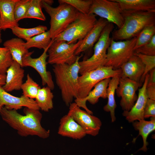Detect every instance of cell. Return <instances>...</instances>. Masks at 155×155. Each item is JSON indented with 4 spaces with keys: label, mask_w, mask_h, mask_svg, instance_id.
<instances>
[{
    "label": "cell",
    "mask_w": 155,
    "mask_h": 155,
    "mask_svg": "<svg viewBox=\"0 0 155 155\" xmlns=\"http://www.w3.org/2000/svg\"><path fill=\"white\" fill-rule=\"evenodd\" d=\"M24 112V115L16 110L7 109L4 106L0 114L3 120L22 136L35 135L43 139L48 138L50 131L41 125L42 115L39 110L25 107Z\"/></svg>",
    "instance_id": "1"
},
{
    "label": "cell",
    "mask_w": 155,
    "mask_h": 155,
    "mask_svg": "<svg viewBox=\"0 0 155 155\" xmlns=\"http://www.w3.org/2000/svg\"><path fill=\"white\" fill-rule=\"evenodd\" d=\"M82 56H78L75 62L72 65L63 64L53 65L56 84L60 90L63 100L67 106L72 102L74 98H79V62Z\"/></svg>",
    "instance_id": "2"
},
{
    "label": "cell",
    "mask_w": 155,
    "mask_h": 155,
    "mask_svg": "<svg viewBox=\"0 0 155 155\" xmlns=\"http://www.w3.org/2000/svg\"><path fill=\"white\" fill-rule=\"evenodd\" d=\"M123 26L112 32L111 38L114 40H124L137 37L146 26L155 23V12H123Z\"/></svg>",
    "instance_id": "3"
},
{
    "label": "cell",
    "mask_w": 155,
    "mask_h": 155,
    "mask_svg": "<svg viewBox=\"0 0 155 155\" xmlns=\"http://www.w3.org/2000/svg\"><path fill=\"white\" fill-rule=\"evenodd\" d=\"M42 7L50 17L49 30L52 40L63 32L78 17L80 13L70 5L65 3H59L53 7L41 0Z\"/></svg>",
    "instance_id": "4"
},
{
    "label": "cell",
    "mask_w": 155,
    "mask_h": 155,
    "mask_svg": "<svg viewBox=\"0 0 155 155\" xmlns=\"http://www.w3.org/2000/svg\"><path fill=\"white\" fill-rule=\"evenodd\" d=\"M114 28V24L108 22L94 45L93 55L89 58L79 62V73L81 75L105 66L107 50L112 40L110 35Z\"/></svg>",
    "instance_id": "5"
},
{
    "label": "cell",
    "mask_w": 155,
    "mask_h": 155,
    "mask_svg": "<svg viewBox=\"0 0 155 155\" xmlns=\"http://www.w3.org/2000/svg\"><path fill=\"white\" fill-rule=\"evenodd\" d=\"M96 16L79 13L77 18L54 40L64 41L69 44L83 40L92 28L97 20Z\"/></svg>",
    "instance_id": "6"
},
{
    "label": "cell",
    "mask_w": 155,
    "mask_h": 155,
    "mask_svg": "<svg viewBox=\"0 0 155 155\" xmlns=\"http://www.w3.org/2000/svg\"><path fill=\"white\" fill-rule=\"evenodd\" d=\"M136 40L137 37L121 41L112 39L107 50L105 66L111 67L115 70L119 69L134 54Z\"/></svg>",
    "instance_id": "7"
},
{
    "label": "cell",
    "mask_w": 155,
    "mask_h": 155,
    "mask_svg": "<svg viewBox=\"0 0 155 155\" xmlns=\"http://www.w3.org/2000/svg\"><path fill=\"white\" fill-rule=\"evenodd\" d=\"M121 73L120 69L115 70L111 67L104 66L81 75L78 78L79 98L86 97L95 85L101 81L108 78L120 77Z\"/></svg>",
    "instance_id": "8"
},
{
    "label": "cell",
    "mask_w": 155,
    "mask_h": 155,
    "mask_svg": "<svg viewBox=\"0 0 155 155\" xmlns=\"http://www.w3.org/2000/svg\"><path fill=\"white\" fill-rule=\"evenodd\" d=\"M82 40L75 43L69 44L64 41L53 40L47 51V63L52 65L66 64L71 65L76 61L75 52Z\"/></svg>",
    "instance_id": "9"
},
{
    "label": "cell",
    "mask_w": 155,
    "mask_h": 155,
    "mask_svg": "<svg viewBox=\"0 0 155 155\" xmlns=\"http://www.w3.org/2000/svg\"><path fill=\"white\" fill-rule=\"evenodd\" d=\"M89 13L98 16L118 28L124 22L123 11L119 3L114 0H92Z\"/></svg>",
    "instance_id": "10"
},
{
    "label": "cell",
    "mask_w": 155,
    "mask_h": 155,
    "mask_svg": "<svg viewBox=\"0 0 155 155\" xmlns=\"http://www.w3.org/2000/svg\"><path fill=\"white\" fill-rule=\"evenodd\" d=\"M69 107L68 114L81 126L86 134L96 136L98 134L102 125L99 119L82 110L75 102Z\"/></svg>",
    "instance_id": "11"
},
{
    "label": "cell",
    "mask_w": 155,
    "mask_h": 155,
    "mask_svg": "<svg viewBox=\"0 0 155 155\" xmlns=\"http://www.w3.org/2000/svg\"><path fill=\"white\" fill-rule=\"evenodd\" d=\"M142 85L128 78L120 77L115 92L121 98L120 104L123 111H129L133 106L138 97L136 92Z\"/></svg>",
    "instance_id": "12"
},
{
    "label": "cell",
    "mask_w": 155,
    "mask_h": 155,
    "mask_svg": "<svg viewBox=\"0 0 155 155\" xmlns=\"http://www.w3.org/2000/svg\"><path fill=\"white\" fill-rule=\"evenodd\" d=\"M49 48L44 50L41 55L37 58H32L31 57L33 51L29 52L25 55L22 59V67H30L34 68L40 75L42 85H46L53 90L55 88L54 83L51 73L46 69L47 62L46 60L48 57L47 52Z\"/></svg>",
    "instance_id": "13"
},
{
    "label": "cell",
    "mask_w": 155,
    "mask_h": 155,
    "mask_svg": "<svg viewBox=\"0 0 155 155\" xmlns=\"http://www.w3.org/2000/svg\"><path fill=\"white\" fill-rule=\"evenodd\" d=\"M4 107L7 109L17 110L22 107L40 110L36 101L24 95L20 97L14 96L0 86V111Z\"/></svg>",
    "instance_id": "14"
},
{
    "label": "cell",
    "mask_w": 155,
    "mask_h": 155,
    "mask_svg": "<svg viewBox=\"0 0 155 155\" xmlns=\"http://www.w3.org/2000/svg\"><path fill=\"white\" fill-rule=\"evenodd\" d=\"M149 78V73L145 77L142 86L138 89L137 98L134 105L129 111H123L122 115L129 122L133 123L136 121L145 119L144 112L145 106L148 98L146 87Z\"/></svg>",
    "instance_id": "15"
},
{
    "label": "cell",
    "mask_w": 155,
    "mask_h": 155,
    "mask_svg": "<svg viewBox=\"0 0 155 155\" xmlns=\"http://www.w3.org/2000/svg\"><path fill=\"white\" fill-rule=\"evenodd\" d=\"M111 78L104 79L96 84L94 88L88 93L85 98L76 99L75 102L80 107L83 108L88 113L93 114V112L90 110L86 105V102L88 101L92 104H94L98 101L100 98H107V89Z\"/></svg>",
    "instance_id": "16"
},
{
    "label": "cell",
    "mask_w": 155,
    "mask_h": 155,
    "mask_svg": "<svg viewBox=\"0 0 155 155\" xmlns=\"http://www.w3.org/2000/svg\"><path fill=\"white\" fill-rule=\"evenodd\" d=\"M6 73L5 83L2 86L4 90L8 92L21 89L24 75V70L21 65L13 60Z\"/></svg>",
    "instance_id": "17"
},
{
    "label": "cell",
    "mask_w": 155,
    "mask_h": 155,
    "mask_svg": "<svg viewBox=\"0 0 155 155\" xmlns=\"http://www.w3.org/2000/svg\"><path fill=\"white\" fill-rule=\"evenodd\" d=\"M58 133L76 140L81 139L86 135L81 126L68 113L61 119Z\"/></svg>",
    "instance_id": "18"
},
{
    "label": "cell",
    "mask_w": 155,
    "mask_h": 155,
    "mask_svg": "<svg viewBox=\"0 0 155 155\" xmlns=\"http://www.w3.org/2000/svg\"><path fill=\"white\" fill-rule=\"evenodd\" d=\"M119 69L121 71V77L127 78L140 83L144 71L145 65L140 58L134 53Z\"/></svg>",
    "instance_id": "19"
},
{
    "label": "cell",
    "mask_w": 155,
    "mask_h": 155,
    "mask_svg": "<svg viewBox=\"0 0 155 155\" xmlns=\"http://www.w3.org/2000/svg\"><path fill=\"white\" fill-rule=\"evenodd\" d=\"M18 0H0V28L5 30L11 29L18 24L15 20L14 14L15 5Z\"/></svg>",
    "instance_id": "20"
},
{
    "label": "cell",
    "mask_w": 155,
    "mask_h": 155,
    "mask_svg": "<svg viewBox=\"0 0 155 155\" xmlns=\"http://www.w3.org/2000/svg\"><path fill=\"white\" fill-rule=\"evenodd\" d=\"M108 22L105 19L100 18L94 26L82 40V41L76 50L75 54L78 56L80 53L92 48L97 41L103 29Z\"/></svg>",
    "instance_id": "21"
},
{
    "label": "cell",
    "mask_w": 155,
    "mask_h": 155,
    "mask_svg": "<svg viewBox=\"0 0 155 155\" xmlns=\"http://www.w3.org/2000/svg\"><path fill=\"white\" fill-rule=\"evenodd\" d=\"M123 12H150L155 13V0H114Z\"/></svg>",
    "instance_id": "22"
},
{
    "label": "cell",
    "mask_w": 155,
    "mask_h": 155,
    "mask_svg": "<svg viewBox=\"0 0 155 155\" xmlns=\"http://www.w3.org/2000/svg\"><path fill=\"white\" fill-rule=\"evenodd\" d=\"M24 42L22 39L16 38L6 40L3 44L4 47L7 48L9 51L13 60L22 66L23 57L29 52L24 46Z\"/></svg>",
    "instance_id": "23"
},
{
    "label": "cell",
    "mask_w": 155,
    "mask_h": 155,
    "mask_svg": "<svg viewBox=\"0 0 155 155\" xmlns=\"http://www.w3.org/2000/svg\"><path fill=\"white\" fill-rule=\"evenodd\" d=\"M133 125L136 130H138L139 135L143 139V144L139 150L146 152L147 150V146L148 143L147 141L148 136L155 129V117H151L149 121L145 119L136 121L133 122Z\"/></svg>",
    "instance_id": "24"
},
{
    "label": "cell",
    "mask_w": 155,
    "mask_h": 155,
    "mask_svg": "<svg viewBox=\"0 0 155 155\" xmlns=\"http://www.w3.org/2000/svg\"><path fill=\"white\" fill-rule=\"evenodd\" d=\"M120 77H113L111 79L107 89V104L103 107L104 110L110 112L112 122L115 121V111L117 105L115 99L116 90L119 85Z\"/></svg>",
    "instance_id": "25"
},
{
    "label": "cell",
    "mask_w": 155,
    "mask_h": 155,
    "mask_svg": "<svg viewBox=\"0 0 155 155\" xmlns=\"http://www.w3.org/2000/svg\"><path fill=\"white\" fill-rule=\"evenodd\" d=\"M53 40L49 30L28 39L24 42V46L28 50L35 47L44 50L49 48Z\"/></svg>",
    "instance_id": "26"
},
{
    "label": "cell",
    "mask_w": 155,
    "mask_h": 155,
    "mask_svg": "<svg viewBox=\"0 0 155 155\" xmlns=\"http://www.w3.org/2000/svg\"><path fill=\"white\" fill-rule=\"evenodd\" d=\"M51 90L47 86L40 88L35 98L40 109L44 112H49L53 107L54 95Z\"/></svg>",
    "instance_id": "27"
},
{
    "label": "cell",
    "mask_w": 155,
    "mask_h": 155,
    "mask_svg": "<svg viewBox=\"0 0 155 155\" xmlns=\"http://www.w3.org/2000/svg\"><path fill=\"white\" fill-rule=\"evenodd\" d=\"M13 34L18 38L27 40L36 35L43 33L47 30V27L44 26L39 25L31 28H24L16 26L11 29Z\"/></svg>",
    "instance_id": "28"
},
{
    "label": "cell",
    "mask_w": 155,
    "mask_h": 155,
    "mask_svg": "<svg viewBox=\"0 0 155 155\" xmlns=\"http://www.w3.org/2000/svg\"><path fill=\"white\" fill-rule=\"evenodd\" d=\"M154 35L155 24L149 25L144 27L137 36L134 50L148 42Z\"/></svg>",
    "instance_id": "29"
},
{
    "label": "cell",
    "mask_w": 155,
    "mask_h": 155,
    "mask_svg": "<svg viewBox=\"0 0 155 155\" xmlns=\"http://www.w3.org/2000/svg\"><path fill=\"white\" fill-rule=\"evenodd\" d=\"M41 0H31L25 18H32L44 21L46 17L42 10Z\"/></svg>",
    "instance_id": "30"
},
{
    "label": "cell",
    "mask_w": 155,
    "mask_h": 155,
    "mask_svg": "<svg viewBox=\"0 0 155 155\" xmlns=\"http://www.w3.org/2000/svg\"><path fill=\"white\" fill-rule=\"evenodd\" d=\"M40 88L39 85L28 74L26 80L22 84L21 89L22 90L23 95L34 99L35 98Z\"/></svg>",
    "instance_id": "31"
},
{
    "label": "cell",
    "mask_w": 155,
    "mask_h": 155,
    "mask_svg": "<svg viewBox=\"0 0 155 155\" xmlns=\"http://www.w3.org/2000/svg\"><path fill=\"white\" fill-rule=\"evenodd\" d=\"M59 3H65L75 8L80 12L84 14H89L92 0H59Z\"/></svg>",
    "instance_id": "32"
},
{
    "label": "cell",
    "mask_w": 155,
    "mask_h": 155,
    "mask_svg": "<svg viewBox=\"0 0 155 155\" xmlns=\"http://www.w3.org/2000/svg\"><path fill=\"white\" fill-rule=\"evenodd\" d=\"M13 60L8 49L0 47V74H6L7 71L12 64Z\"/></svg>",
    "instance_id": "33"
},
{
    "label": "cell",
    "mask_w": 155,
    "mask_h": 155,
    "mask_svg": "<svg viewBox=\"0 0 155 155\" xmlns=\"http://www.w3.org/2000/svg\"><path fill=\"white\" fill-rule=\"evenodd\" d=\"M31 0H18L14 7V14L16 21L24 19Z\"/></svg>",
    "instance_id": "34"
},
{
    "label": "cell",
    "mask_w": 155,
    "mask_h": 155,
    "mask_svg": "<svg viewBox=\"0 0 155 155\" xmlns=\"http://www.w3.org/2000/svg\"><path fill=\"white\" fill-rule=\"evenodd\" d=\"M134 54L140 58L145 65L144 71L140 81V82L142 84L146 75L150 71L155 68V56H149L135 53Z\"/></svg>",
    "instance_id": "35"
},
{
    "label": "cell",
    "mask_w": 155,
    "mask_h": 155,
    "mask_svg": "<svg viewBox=\"0 0 155 155\" xmlns=\"http://www.w3.org/2000/svg\"><path fill=\"white\" fill-rule=\"evenodd\" d=\"M148 73L146 94L148 98L155 100V68L150 71Z\"/></svg>",
    "instance_id": "36"
},
{
    "label": "cell",
    "mask_w": 155,
    "mask_h": 155,
    "mask_svg": "<svg viewBox=\"0 0 155 155\" xmlns=\"http://www.w3.org/2000/svg\"><path fill=\"white\" fill-rule=\"evenodd\" d=\"M135 53L149 56H155V35L148 42L135 49Z\"/></svg>",
    "instance_id": "37"
},
{
    "label": "cell",
    "mask_w": 155,
    "mask_h": 155,
    "mask_svg": "<svg viewBox=\"0 0 155 155\" xmlns=\"http://www.w3.org/2000/svg\"><path fill=\"white\" fill-rule=\"evenodd\" d=\"M155 117V100L148 98L144 112V119Z\"/></svg>",
    "instance_id": "38"
},
{
    "label": "cell",
    "mask_w": 155,
    "mask_h": 155,
    "mask_svg": "<svg viewBox=\"0 0 155 155\" xmlns=\"http://www.w3.org/2000/svg\"><path fill=\"white\" fill-rule=\"evenodd\" d=\"M6 74H0V86L2 87L5 83Z\"/></svg>",
    "instance_id": "39"
},
{
    "label": "cell",
    "mask_w": 155,
    "mask_h": 155,
    "mask_svg": "<svg viewBox=\"0 0 155 155\" xmlns=\"http://www.w3.org/2000/svg\"><path fill=\"white\" fill-rule=\"evenodd\" d=\"M44 2L48 4L51 5L53 3V0H43Z\"/></svg>",
    "instance_id": "40"
},
{
    "label": "cell",
    "mask_w": 155,
    "mask_h": 155,
    "mask_svg": "<svg viewBox=\"0 0 155 155\" xmlns=\"http://www.w3.org/2000/svg\"><path fill=\"white\" fill-rule=\"evenodd\" d=\"M1 30L0 28V43H1L2 42V39L1 38Z\"/></svg>",
    "instance_id": "41"
}]
</instances>
